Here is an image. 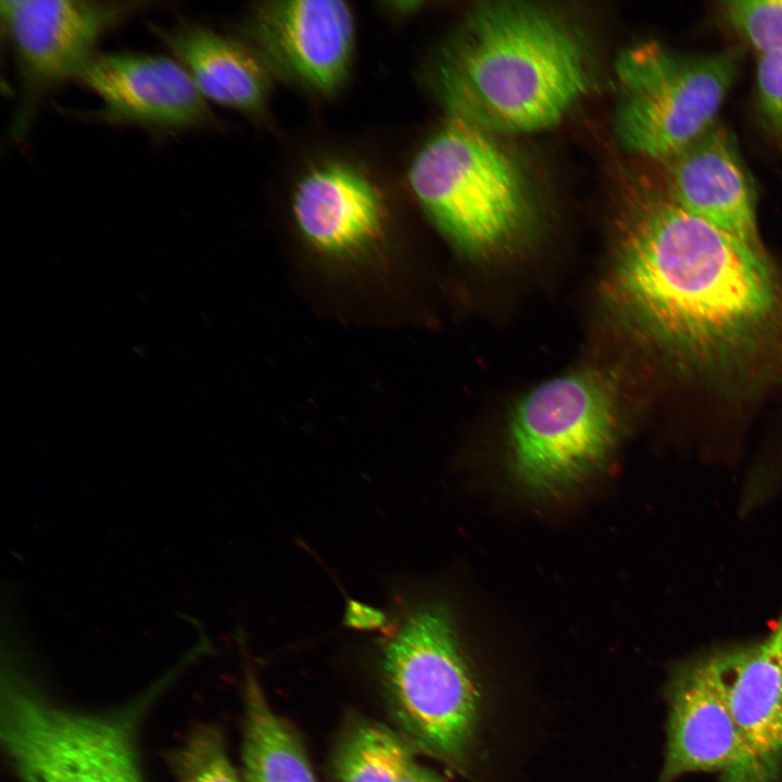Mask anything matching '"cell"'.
I'll list each match as a JSON object with an SVG mask.
<instances>
[{
	"label": "cell",
	"mask_w": 782,
	"mask_h": 782,
	"mask_svg": "<svg viewBox=\"0 0 782 782\" xmlns=\"http://www.w3.org/2000/svg\"><path fill=\"white\" fill-rule=\"evenodd\" d=\"M739 53L686 54L636 43L617 59L616 124L623 146L670 160L708 131L736 77Z\"/></svg>",
	"instance_id": "8992f818"
},
{
	"label": "cell",
	"mask_w": 782,
	"mask_h": 782,
	"mask_svg": "<svg viewBox=\"0 0 782 782\" xmlns=\"http://www.w3.org/2000/svg\"><path fill=\"white\" fill-rule=\"evenodd\" d=\"M606 289L686 382L730 398L782 382V270L669 194L628 220Z\"/></svg>",
	"instance_id": "6da1fadb"
},
{
	"label": "cell",
	"mask_w": 782,
	"mask_h": 782,
	"mask_svg": "<svg viewBox=\"0 0 782 782\" xmlns=\"http://www.w3.org/2000/svg\"><path fill=\"white\" fill-rule=\"evenodd\" d=\"M756 91L761 114L782 137V50L759 54Z\"/></svg>",
	"instance_id": "ffe728a7"
},
{
	"label": "cell",
	"mask_w": 782,
	"mask_h": 782,
	"mask_svg": "<svg viewBox=\"0 0 782 782\" xmlns=\"http://www.w3.org/2000/svg\"><path fill=\"white\" fill-rule=\"evenodd\" d=\"M708 652L756 782H781L782 610L765 636Z\"/></svg>",
	"instance_id": "7c38bea8"
},
{
	"label": "cell",
	"mask_w": 782,
	"mask_h": 782,
	"mask_svg": "<svg viewBox=\"0 0 782 782\" xmlns=\"http://www.w3.org/2000/svg\"><path fill=\"white\" fill-rule=\"evenodd\" d=\"M387 616L378 608L349 600L344 611V625L356 630H376L384 626Z\"/></svg>",
	"instance_id": "44dd1931"
},
{
	"label": "cell",
	"mask_w": 782,
	"mask_h": 782,
	"mask_svg": "<svg viewBox=\"0 0 782 782\" xmlns=\"http://www.w3.org/2000/svg\"><path fill=\"white\" fill-rule=\"evenodd\" d=\"M169 758L179 782H239L223 736L214 727L193 729Z\"/></svg>",
	"instance_id": "ac0fdd59"
},
{
	"label": "cell",
	"mask_w": 782,
	"mask_h": 782,
	"mask_svg": "<svg viewBox=\"0 0 782 782\" xmlns=\"http://www.w3.org/2000/svg\"><path fill=\"white\" fill-rule=\"evenodd\" d=\"M248 26L262 60L290 78L319 92H331L344 81L355 38L348 3L267 2L254 10Z\"/></svg>",
	"instance_id": "8fae6325"
},
{
	"label": "cell",
	"mask_w": 782,
	"mask_h": 782,
	"mask_svg": "<svg viewBox=\"0 0 782 782\" xmlns=\"http://www.w3.org/2000/svg\"><path fill=\"white\" fill-rule=\"evenodd\" d=\"M152 30L206 101L243 113H255L264 105L269 77L255 52L200 24L153 25Z\"/></svg>",
	"instance_id": "9a60e30c"
},
{
	"label": "cell",
	"mask_w": 782,
	"mask_h": 782,
	"mask_svg": "<svg viewBox=\"0 0 782 782\" xmlns=\"http://www.w3.org/2000/svg\"><path fill=\"white\" fill-rule=\"evenodd\" d=\"M147 2L83 0L1 1L2 25L15 61L20 86L12 133H24L38 102L72 79L98 53L115 26Z\"/></svg>",
	"instance_id": "ba28073f"
},
{
	"label": "cell",
	"mask_w": 782,
	"mask_h": 782,
	"mask_svg": "<svg viewBox=\"0 0 782 782\" xmlns=\"http://www.w3.org/2000/svg\"><path fill=\"white\" fill-rule=\"evenodd\" d=\"M589 81L586 53L575 31L552 12L521 2L474 9L437 75L450 117L488 133L556 124Z\"/></svg>",
	"instance_id": "7a4b0ae2"
},
{
	"label": "cell",
	"mask_w": 782,
	"mask_h": 782,
	"mask_svg": "<svg viewBox=\"0 0 782 782\" xmlns=\"http://www.w3.org/2000/svg\"><path fill=\"white\" fill-rule=\"evenodd\" d=\"M244 782H316L295 732L268 704L253 671L244 679Z\"/></svg>",
	"instance_id": "2e32d148"
},
{
	"label": "cell",
	"mask_w": 782,
	"mask_h": 782,
	"mask_svg": "<svg viewBox=\"0 0 782 782\" xmlns=\"http://www.w3.org/2000/svg\"><path fill=\"white\" fill-rule=\"evenodd\" d=\"M381 660L391 714L404 740L459 764L475 739L480 695L449 610L434 604L411 611Z\"/></svg>",
	"instance_id": "277c9868"
},
{
	"label": "cell",
	"mask_w": 782,
	"mask_h": 782,
	"mask_svg": "<svg viewBox=\"0 0 782 782\" xmlns=\"http://www.w3.org/2000/svg\"><path fill=\"white\" fill-rule=\"evenodd\" d=\"M721 11L759 54L782 50V0H730L722 2Z\"/></svg>",
	"instance_id": "d6986e66"
},
{
	"label": "cell",
	"mask_w": 782,
	"mask_h": 782,
	"mask_svg": "<svg viewBox=\"0 0 782 782\" xmlns=\"http://www.w3.org/2000/svg\"><path fill=\"white\" fill-rule=\"evenodd\" d=\"M292 213L304 238L321 252L343 255L379 238L386 206L376 186L341 163L314 167L298 182Z\"/></svg>",
	"instance_id": "5bb4252c"
},
{
	"label": "cell",
	"mask_w": 782,
	"mask_h": 782,
	"mask_svg": "<svg viewBox=\"0 0 782 782\" xmlns=\"http://www.w3.org/2000/svg\"><path fill=\"white\" fill-rule=\"evenodd\" d=\"M414 764L412 746L402 735L363 721L341 740L332 770L338 782H402Z\"/></svg>",
	"instance_id": "e0dca14e"
},
{
	"label": "cell",
	"mask_w": 782,
	"mask_h": 782,
	"mask_svg": "<svg viewBox=\"0 0 782 782\" xmlns=\"http://www.w3.org/2000/svg\"><path fill=\"white\" fill-rule=\"evenodd\" d=\"M402 782H444L433 771L414 764Z\"/></svg>",
	"instance_id": "7402d4cb"
},
{
	"label": "cell",
	"mask_w": 782,
	"mask_h": 782,
	"mask_svg": "<svg viewBox=\"0 0 782 782\" xmlns=\"http://www.w3.org/2000/svg\"><path fill=\"white\" fill-rule=\"evenodd\" d=\"M671 199L693 215L762 248L756 194L730 134L712 126L674 155Z\"/></svg>",
	"instance_id": "4fadbf2b"
},
{
	"label": "cell",
	"mask_w": 782,
	"mask_h": 782,
	"mask_svg": "<svg viewBox=\"0 0 782 782\" xmlns=\"http://www.w3.org/2000/svg\"><path fill=\"white\" fill-rule=\"evenodd\" d=\"M100 101L94 115L112 124L162 131L210 125L211 112L174 58L138 52H98L78 79Z\"/></svg>",
	"instance_id": "30bf717a"
},
{
	"label": "cell",
	"mask_w": 782,
	"mask_h": 782,
	"mask_svg": "<svg viewBox=\"0 0 782 782\" xmlns=\"http://www.w3.org/2000/svg\"><path fill=\"white\" fill-rule=\"evenodd\" d=\"M665 696L666 749L657 782L699 772L718 773L719 782H756L708 651L671 667Z\"/></svg>",
	"instance_id": "9c48e42d"
},
{
	"label": "cell",
	"mask_w": 782,
	"mask_h": 782,
	"mask_svg": "<svg viewBox=\"0 0 782 782\" xmlns=\"http://www.w3.org/2000/svg\"><path fill=\"white\" fill-rule=\"evenodd\" d=\"M411 189L429 217L459 249L487 254L517 234L528 213L521 175L490 133L457 118L417 152Z\"/></svg>",
	"instance_id": "5b68a950"
},
{
	"label": "cell",
	"mask_w": 782,
	"mask_h": 782,
	"mask_svg": "<svg viewBox=\"0 0 782 782\" xmlns=\"http://www.w3.org/2000/svg\"><path fill=\"white\" fill-rule=\"evenodd\" d=\"M175 676L116 711L87 714L53 703L9 672L1 683L0 736L20 782H143L139 724Z\"/></svg>",
	"instance_id": "3957f363"
},
{
	"label": "cell",
	"mask_w": 782,
	"mask_h": 782,
	"mask_svg": "<svg viewBox=\"0 0 782 782\" xmlns=\"http://www.w3.org/2000/svg\"><path fill=\"white\" fill-rule=\"evenodd\" d=\"M616 401L597 374L545 381L516 405L509 445L515 475L534 491H556L598 466L616 436Z\"/></svg>",
	"instance_id": "52a82bcc"
}]
</instances>
